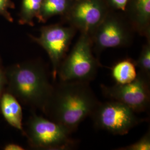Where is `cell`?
Returning <instances> with one entry per match:
<instances>
[{"instance_id":"cell-4","label":"cell","mask_w":150,"mask_h":150,"mask_svg":"<svg viewBox=\"0 0 150 150\" xmlns=\"http://www.w3.org/2000/svg\"><path fill=\"white\" fill-rule=\"evenodd\" d=\"M25 134L30 145L37 149L71 150L77 144L62 126L35 114L29 118Z\"/></svg>"},{"instance_id":"cell-12","label":"cell","mask_w":150,"mask_h":150,"mask_svg":"<svg viewBox=\"0 0 150 150\" xmlns=\"http://www.w3.org/2000/svg\"><path fill=\"white\" fill-rule=\"evenodd\" d=\"M73 2L72 0H42L37 16L38 22L45 23L53 16H64Z\"/></svg>"},{"instance_id":"cell-8","label":"cell","mask_w":150,"mask_h":150,"mask_svg":"<svg viewBox=\"0 0 150 150\" xmlns=\"http://www.w3.org/2000/svg\"><path fill=\"white\" fill-rule=\"evenodd\" d=\"M134 32L129 22L108 12L91 37L92 47L97 54L106 48L129 45Z\"/></svg>"},{"instance_id":"cell-18","label":"cell","mask_w":150,"mask_h":150,"mask_svg":"<svg viewBox=\"0 0 150 150\" xmlns=\"http://www.w3.org/2000/svg\"><path fill=\"white\" fill-rule=\"evenodd\" d=\"M129 0H106L110 8L114 10L125 11Z\"/></svg>"},{"instance_id":"cell-15","label":"cell","mask_w":150,"mask_h":150,"mask_svg":"<svg viewBox=\"0 0 150 150\" xmlns=\"http://www.w3.org/2000/svg\"><path fill=\"white\" fill-rule=\"evenodd\" d=\"M150 39L144 45L139 54V59L136 61V67L139 71L150 76Z\"/></svg>"},{"instance_id":"cell-10","label":"cell","mask_w":150,"mask_h":150,"mask_svg":"<svg viewBox=\"0 0 150 150\" xmlns=\"http://www.w3.org/2000/svg\"><path fill=\"white\" fill-rule=\"evenodd\" d=\"M125 11L134 32L150 39V0H129Z\"/></svg>"},{"instance_id":"cell-6","label":"cell","mask_w":150,"mask_h":150,"mask_svg":"<svg viewBox=\"0 0 150 150\" xmlns=\"http://www.w3.org/2000/svg\"><path fill=\"white\" fill-rule=\"evenodd\" d=\"M150 76L139 71L134 80L126 84L101 85L103 95L110 100L121 102L136 113L147 110L150 103Z\"/></svg>"},{"instance_id":"cell-16","label":"cell","mask_w":150,"mask_h":150,"mask_svg":"<svg viewBox=\"0 0 150 150\" xmlns=\"http://www.w3.org/2000/svg\"><path fill=\"white\" fill-rule=\"evenodd\" d=\"M118 150H150V132L147 131L140 139L132 144L120 147Z\"/></svg>"},{"instance_id":"cell-3","label":"cell","mask_w":150,"mask_h":150,"mask_svg":"<svg viewBox=\"0 0 150 150\" xmlns=\"http://www.w3.org/2000/svg\"><path fill=\"white\" fill-rule=\"evenodd\" d=\"M90 36L81 33L70 54L59 66L57 76L59 80L89 82L93 80L101 66L93 54Z\"/></svg>"},{"instance_id":"cell-5","label":"cell","mask_w":150,"mask_h":150,"mask_svg":"<svg viewBox=\"0 0 150 150\" xmlns=\"http://www.w3.org/2000/svg\"><path fill=\"white\" fill-rule=\"evenodd\" d=\"M131 108L110 100L99 102L91 115L94 126L115 135H124L145 120L139 118Z\"/></svg>"},{"instance_id":"cell-14","label":"cell","mask_w":150,"mask_h":150,"mask_svg":"<svg viewBox=\"0 0 150 150\" xmlns=\"http://www.w3.org/2000/svg\"><path fill=\"white\" fill-rule=\"evenodd\" d=\"M42 0H22L19 15V23L21 25H34L33 20L37 18Z\"/></svg>"},{"instance_id":"cell-17","label":"cell","mask_w":150,"mask_h":150,"mask_svg":"<svg viewBox=\"0 0 150 150\" xmlns=\"http://www.w3.org/2000/svg\"><path fill=\"white\" fill-rule=\"evenodd\" d=\"M13 8H15V4L12 0H0V16L10 22H12L13 20L9 9Z\"/></svg>"},{"instance_id":"cell-1","label":"cell","mask_w":150,"mask_h":150,"mask_svg":"<svg viewBox=\"0 0 150 150\" xmlns=\"http://www.w3.org/2000/svg\"><path fill=\"white\" fill-rule=\"evenodd\" d=\"M100 102L89 82L59 80L53 86L43 112L72 134Z\"/></svg>"},{"instance_id":"cell-9","label":"cell","mask_w":150,"mask_h":150,"mask_svg":"<svg viewBox=\"0 0 150 150\" xmlns=\"http://www.w3.org/2000/svg\"><path fill=\"white\" fill-rule=\"evenodd\" d=\"M109 8L106 0H75L64 18L70 26L91 38Z\"/></svg>"},{"instance_id":"cell-21","label":"cell","mask_w":150,"mask_h":150,"mask_svg":"<svg viewBox=\"0 0 150 150\" xmlns=\"http://www.w3.org/2000/svg\"><path fill=\"white\" fill-rule=\"evenodd\" d=\"M72 1H75V0H72Z\"/></svg>"},{"instance_id":"cell-13","label":"cell","mask_w":150,"mask_h":150,"mask_svg":"<svg viewBox=\"0 0 150 150\" xmlns=\"http://www.w3.org/2000/svg\"><path fill=\"white\" fill-rule=\"evenodd\" d=\"M136 61L131 58L121 59L111 67V76L118 84H126L134 80L137 76Z\"/></svg>"},{"instance_id":"cell-7","label":"cell","mask_w":150,"mask_h":150,"mask_svg":"<svg viewBox=\"0 0 150 150\" xmlns=\"http://www.w3.org/2000/svg\"><path fill=\"white\" fill-rule=\"evenodd\" d=\"M76 30L72 26H64L59 24L41 27L38 37L31 35L32 40L46 51L51 60L53 80L57 77L59 66L67 55L70 43Z\"/></svg>"},{"instance_id":"cell-19","label":"cell","mask_w":150,"mask_h":150,"mask_svg":"<svg viewBox=\"0 0 150 150\" xmlns=\"http://www.w3.org/2000/svg\"><path fill=\"white\" fill-rule=\"evenodd\" d=\"M6 85L5 72L0 68V100L3 94L4 88Z\"/></svg>"},{"instance_id":"cell-11","label":"cell","mask_w":150,"mask_h":150,"mask_svg":"<svg viewBox=\"0 0 150 150\" xmlns=\"http://www.w3.org/2000/svg\"><path fill=\"white\" fill-rule=\"evenodd\" d=\"M0 109L6 121L25 134L22 107L16 97L8 92H4L0 100Z\"/></svg>"},{"instance_id":"cell-20","label":"cell","mask_w":150,"mask_h":150,"mask_svg":"<svg viewBox=\"0 0 150 150\" xmlns=\"http://www.w3.org/2000/svg\"><path fill=\"white\" fill-rule=\"evenodd\" d=\"M4 150H23L24 148L20 145L16 144H8L5 145L4 147Z\"/></svg>"},{"instance_id":"cell-2","label":"cell","mask_w":150,"mask_h":150,"mask_svg":"<svg viewBox=\"0 0 150 150\" xmlns=\"http://www.w3.org/2000/svg\"><path fill=\"white\" fill-rule=\"evenodd\" d=\"M8 92L22 102L43 112L53 86L41 63L28 61L16 64L5 72Z\"/></svg>"}]
</instances>
